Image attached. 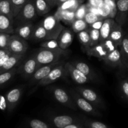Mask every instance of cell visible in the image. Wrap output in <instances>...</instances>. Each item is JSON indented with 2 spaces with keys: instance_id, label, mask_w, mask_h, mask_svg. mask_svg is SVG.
<instances>
[{
  "instance_id": "cell-20",
  "label": "cell",
  "mask_w": 128,
  "mask_h": 128,
  "mask_svg": "<svg viewBox=\"0 0 128 128\" xmlns=\"http://www.w3.org/2000/svg\"><path fill=\"white\" fill-rule=\"evenodd\" d=\"M54 16L60 21L68 25L72 24L73 21L76 20L75 11L69 10H61L58 9Z\"/></svg>"
},
{
  "instance_id": "cell-41",
  "label": "cell",
  "mask_w": 128,
  "mask_h": 128,
  "mask_svg": "<svg viewBox=\"0 0 128 128\" xmlns=\"http://www.w3.org/2000/svg\"><path fill=\"white\" fill-rule=\"evenodd\" d=\"M101 43L103 44L104 47L105 48L107 51L109 52H112V51H114L116 49L119 48V46L115 43L114 41H112L111 39H108V40H104L102 42H101Z\"/></svg>"
},
{
  "instance_id": "cell-43",
  "label": "cell",
  "mask_w": 128,
  "mask_h": 128,
  "mask_svg": "<svg viewBox=\"0 0 128 128\" xmlns=\"http://www.w3.org/2000/svg\"><path fill=\"white\" fill-rule=\"evenodd\" d=\"M87 4L88 6L91 7L100 8L104 5V0H89V2Z\"/></svg>"
},
{
  "instance_id": "cell-25",
  "label": "cell",
  "mask_w": 128,
  "mask_h": 128,
  "mask_svg": "<svg viewBox=\"0 0 128 128\" xmlns=\"http://www.w3.org/2000/svg\"><path fill=\"white\" fill-rule=\"evenodd\" d=\"M31 40L36 41H46L48 40V35L46 30L41 23L34 28Z\"/></svg>"
},
{
  "instance_id": "cell-49",
  "label": "cell",
  "mask_w": 128,
  "mask_h": 128,
  "mask_svg": "<svg viewBox=\"0 0 128 128\" xmlns=\"http://www.w3.org/2000/svg\"><path fill=\"white\" fill-rule=\"evenodd\" d=\"M46 1L48 2L51 7H53L54 5H56V0H46Z\"/></svg>"
},
{
  "instance_id": "cell-46",
  "label": "cell",
  "mask_w": 128,
  "mask_h": 128,
  "mask_svg": "<svg viewBox=\"0 0 128 128\" xmlns=\"http://www.w3.org/2000/svg\"><path fill=\"white\" fill-rule=\"evenodd\" d=\"M63 128H85V126L83 122H82V121H81V122H78L71 124L65 126Z\"/></svg>"
},
{
  "instance_id": "cell-8",
  "label": "cell",
  "mask_w": 128,
  "mask_h": 128,
  "mask_svg": "<svg viewBox=\"0 0 128 128\" xmlns=\"http://www.w3.org/2000/svg\"><path fill=\"white\" fill-rule=\"evenodd\" d=\"M52 94L55 100L61 104L73 110H77L78 107L72 100V97L67 93L65 90L60 88L52 89Z\"/></svg>"
},
{
  "instance_id": "cell-48",
  "label": "cell",
  "mask_w": 128,
  "mask_h": 128,
  "mask_svg": "<svg viewBox=\"0 0 128 128\" xmlns=\"http://www.w3.org/2000/svg\"><path fill=\"white\" fill-rule=\"evenodd\" d=\"M11 54L12 53H11L10 51H9V52H8L7 54H5L3 57L1 58L0 59V68L2 67V66L4 64L5 62L7 61V60H8V58H10V56L11 55Z\"/></svg>"
},
{
  "instance_id": "cell-15",
  "label": "cell",
  "mask_w": 128,
  "mask_h": 128,
  "mask_svg": "<svg viewBox=\"0 0 128 128\" xmlns=\"http://www.w3.org/2000/svg\"><path fill=\"white\" fill-rule=\"evenodd\" d=\"M84 51L88 56L96 57L100 60H103L108 54V52L101 42L95 46L84 48Z\"/></svg>"
},
{
  "instance_id": "cell-27",
  "label": "cell",
  "mask_w": 128,
  "mask_h": 128,
  "mask_svg": "<svg viewBox=\"0 0 128 128\" xmlns=\"http://www.w3.org/2000/svg\"><path fill=\"white\" fill-rule=\"evenodd\" d=\"M84 0H67L58 6L59 10L76 11L79 6L83 3Z\"/></svg>"
},
{
  "instance_id": "cell-52",
  "label": "cell",
  "mask_w": 128,
  "mask_h": 128,
  "mask_svg": "<svg viewBox=\"0 0 128 128\" xmlns=\"http://www.w3.org/2000/svg\"></svg>"
},
{
  "instance_id": "cell-36",
  "label": "cell",
  "mask_w": 128,
  "mask_h": 128,
  "mask_svg": "<svg viewBox=\"0 0 128 128\" xmlns=\"http://www.w3.org/2000/svg\"><path fill=\"white\" fill-rule=\"evenodd\" d=\"M104 4L108 7L110 10L109 18L114 19L117 14V5L116 0H104Z\"/></svg>"
},
{
  "instance_id": "cell-28",
  "label": "cell",
  "mask_w": 128,
  "mask_h": 128,
  "mask_svg": "<svg viewBox=\"0 0 128 128\" xmlns=\"http://www.w3.org/2000/svg\"><path fill=\"white\" fill-rule=\"evenodd\" d=\"M122 61L124 66L128 70V37H124L122 42L120 46Z\"/></svg>"
},
{
  "instance_id": "cell-30",
  "label": "cell",
  "mask_w": 128,
  "mask_h": 128,
  "mask_svg": "<svg viewBox=\"0 0 128 128\" xmlns=\"http://www.w3.org/2000/svg\"><path fill=\"white\" fill-rule=\"evenodd\" d=\"M71 26L72 27V31L76 33H78L84 30H88L89 25L84 19H76Z\"/></svg>"
},
{
  "instance_id": "cell-31",
  "label": "cell",
  "mask_w": 128,
  "mask_h": 128,
  "mask_svg": "<svg viewBox=\"0 0 128 128\" xmlns=\"http://www.w3.org/2000/svg\"><path fill=\"white\" fill-rule=\"evenodd\" d=\"M77 34L79 41L81 42V44L84 46V48H87L90 46V45H91V38H90L88 29L81 31Z\"/></svg>"
},
{
  "instance_id": "cell-4",
  "label": "cell",
  "mask_w": 128,
  "mask_h": 128,
  "mask_svg": "<svg viewBox=\"0 0 128 128\" xmlns=\"http://www.w3.org/2000/svg\"><path fill=\"white\" fill-rule=\"evenodd\" d=\"M65 61H62L42 80L39 81L37 83V86H44L52 83L55 81L61 79L65 74L68 73L66 68H65Z\"/></svg>"
},
{
  "instance_id": "cell-50",
  "label": "cell",
  "mask_w": 128,
  "mask_h": 128,
  "mask_svg": "<svg viewBox=\"0 0 128 128\" xmlns=\"http://www.w3.org/2000/svg\"><path fill=\"white\" fill-rule=\"evenodd\" d=\"M67 0H56V5L57 6H60L61 4H62L63 2H64L65 1H66Z\"/></svg>"
},
{
  "instance_id": "cell-23",
  "label": "cell",
  "mask_w": 128,
  "mask_h": 128,
  "mask_svg": "<svg viewBox=\"0 0 128 128\" xmlns=\"http://www.w3.org/2000/svg\"><path fill=\"white\" fill-rule=\"evenodd\" d=\"M24 56V54H11L4 64L2 67L0 68V74L15 68V66L20 62V60H22Z\"/></svg>"
},
{
  "instance_id": "cell-26",
  "label": "cell",
  "mask_w": 128,
  "mask_h": 128,
  "mask_svg": "<svg viewBox=\"0 0 128 128\" xmlns=\"http://www.w3.org/2000/svg\"><path fill=\"white\" fill-rule=\"evenodd\" d=\"M34 4L37 14L40 16L46 14L51 10V6L46 0H34Z\"/></svg>"
},
{
  "instance_id": "cell-19",
  "label": "cell",
  "mask_w": 128,
  "mask_h": 128,
  "mask_svg": "<svg viewBox=\"0 0 128 128\" xmlns=\"http://www.w3.org/2000/svg\"><path fill=\"white\" fill-rule=\"evenodd\" d=\"M13 20L0 11V32L14 34L13 28Z\"/></svg>"
},
{
  "instance_id": "cell-7",
  "label": "cell",
  "mask_w": 128,
  "mask_h": 128,
  "mask_svg": "<svg viewBox=\"0 0 128 128\" xmlns=\"http://www.w3.org/2000/svg\"><path fill=\"white\" fill-rule=\"evenodd\" d=\"M28 48V44L24 39L20 37L16 34L11 35L8 50L12 54H25Z\"/></svg>"
},
{
  "instance_id": "cell-18",
  "label": "cell",
  "mask_w": 128,
  "mask_h": 128,
  "mask_svg": "<svg viewBox=\"0 0 128 128\" xmlns=\"http://www.w3.org/2000/svg\"><path fill=\"white\" fill-rule=\"evenodd\" d=\"M51 120L56 128H63L71 124L80 122L77 118L69 115H60L54 116Z\"/></svg>"
},
{
  "instance_id": "cell-33",
  "label": "cell",
  "mask_w": 128,
  "mask_h": 128,
  "mask_svg": "<svg viewBox=\"0 0 128 128\" xmlns=\"http://www.w3.org/2000/svg\"><path fill=\"white\" fill-rule=\"evenodd\" d=\"M17 72L18 69L16 68H14L11 69L9 71L0 74V86L3 85L4 84L8 82L10 80H11L15 76V74Z\"/></svg>"
},
{
  "instance_id": "cell-14",
  "label": "cell",
  "mask_w": 128,
  "mask_h": 128,
  "mask_svg": "<svg viewBox=\"0 0 128 128\" xmlns=\"http://www.w3.org/2000/svg\"><path fill=\"white\" fill-rule=\"evenodd\" d=\"M103 61L105 63L112 67H118L120 68H125L122 63L121 52L119 48L116 49L112 52H109Z\"/></svg>"
},
{
  "instance_id": "cell-45",
  "label": "cell",
  "mask_w": 128,
  "mask_h": 128,
  "mask_svg": "<svg viewBox=\"0 0 128 128\" xmlns=\"http://www.w3.org/2000/svg\"><path fill=\"white\" fill-rule=\"evenodd\" d=\"M106 18H102L101 20H99L98 21H96V22H94V23H92V24L90 25V28L92 29H95V30H100L101 29V28L102 27V24H103L104 21Z\"/></svg>"
},
{
  "instance_id": "cell-32",
  "label": "cell",
  "mask_w": 128,
  "mask_h": 128,
  "mask_svg": "<svg viewBox=\"0 0 128 128\" xmlns=\"http://www.w3.org/2000/svg\"><path fill=\"white\" fill-rule=\"evenodd\" d=\"M28 0H10L12 7V14H13L14 19L18 16L21 10L27 2Z\"/></svg>"
},
{
  "instance_id": "cell-1",
  "label": "cell",
  "mask_w": 128,
  "mask_h": 128,
  "mask_svg": "<svg viewBox=\"0 0 128 128\" xmlns=\"http://www.w3.org/2000/svg\"><path fill=\"white\" fill-rule=\"evenodd\" d=\"M66 53V50L61 49L49 50L41 48L36 52V54H34V56L41 67L44 65L49 64L60 61L61 58Z\"/></svg>"
},
{
  "instance_id": "cell-13",
  "label": "cell",
  "mask_w": 128,
  "mask_h": 128,
  "mask_svg": "<svg viewBox=\"0 0 128 128\" xmlns=\"http://www.w3.org/2000/svg\"><path fill=\"white\" fill-rule=\"evenodd\" d=\"M117 14L116 21L122 26L125 23L128 14V0H117Z\"/></svg>"
},
{
  "instance_id": "cell-34",
  "label": "cell",
  "mask_w": 128,
  "mask_h": 128,
  "mask_svg": "<svg viewBox=\"0 0 128 128\" xmlns=\"http://www.w3.org/2000/svg\"><path fill=\"white\" fill-rule=\"evenodd\" d=\"M91 38V45L90 46H93L98 44L101 42V36H100V30L92 29L91 28H88Z\"/></svg>"
},
{
  "instance_id": "cell-11",
  "label": "cell",
  "mask_w": 128,
  "mask_h": 128,
  "mask_svg": "<svg viewBox=\"0 0 128 128\" xmlns=\"http://www.w3.org/2000/svg\"><path fill=\"white\" fill-rule=\"evenodd\" d=\"M65 68L72 80L78 84H84L91 81L86 75L76 68L71 62H65Z\"/></svg>"
},
{
  "instance_id": "cell-29",
  "label": "cell",
  "mask_w": 128,
  "mask_h": 128,
  "mask_svg": "<svg viewBox=\"0 0 128 128\" xmlns=\"http://www.w3.org/2000/svg\"><path fill=\"white\" fill-rule=\"evenodd\" d=\"M0 11L10 18L11 20H14L10 0H0Z\"/></svg>"
},
{
  "instance_id": "cell-24",
  "label": "cell",
  "mask_w": 128,
  "mask_h": 128,
  "mask_svg": "<svg viewBox=\"0 0 128 128\" xmlns=\"http://www.w3.org/2000/svg\"><path fill=\"white\" fill-rule=\"evenodd\" d=\"M71 63L76 68L78 69L81 72L86 75L91 81V80L94 81L96 80V74L94 73L92 69L86 62H82V61H74Z\"/></svg>"
},
{
  "instance_id": "cell-17",
  "label": "cell",
  "mask_w": 128,
  "mask_h": 128,
  "mask_svg": "<svg viewBox=\"0 0 128 128\" xmlns=\"http://www.w3.org/2000/svg\"><path fill=\"white\" fill-rule=\"evenodd\" d=\"M59 46L61 50H66L72 44L73 41V34L72 32L68 28H64L60 34L58 39Z\"/></svg>"
},
{
  "instance_id": "cell-21",
  "label": "cell",
  "mask_w": 128,
  "mask_h": 128,
  "mask_svg": "<svg viewBox=\"0 0 128 128\" xmlns=\"http://www.w3.org/2000/svg\"><path fill=\"white\" fill-rule=\"evenodd\" d=\"M115 22H116V21H114V19L110 18H106L105 19L102 27L100 30L101 42H102L104 40L110 38L111 30H112Z\"/></svg>"
},
{
  "instance_id": "cell-38",
  "label": "cell",
  "mask_w": 128,
  "mask_h": 128,
  "mask_svg": "<svg viewBox=\"0 0 128 128\" xmlns=\"http://www.w3.org/2000/svg\"><path fill=\"white\" fill-rule=\"evenodd\" d=\"M88 11V6L87 4H81L75 11L76 19H80V20L84 19Z\"/></svg>"
},
{
  "instance_id": "cell-10",
  "label": "cell",
  "mask_w": 128,
  "mask_h": 128,
  "mask_svg": "<svg viewBox=\"0 0 128 128\" xmlns=\"http://www.w3.org/2000/svg\"><path fill=\"white\" fill-rule=\"evenodd\" d=\"M63 60H60V61H57V62H53V63L49 64L44 65V66H41L39 68L36 72L33 74L31 77V80H30V83L31 84H35L36 82H38L39 81H41L43 78H44L53 68H54L56 66L61 63Z\"/></svg>"
},
{
  "instance_id": "cell-51",
  "label": "cell",
  "mask_w": 128,
  "mask_h": 128,
  "mask_svg": "<svg viewBox=\"0 0 128 128\" xmlns=\"http://www.w3.org/2000/svg\"><path fill=\"white\" fill-rule=\"evenodd\" d=\"M85 128H89V127H86V126H85Z\"/></svg>"
},
{
  "instance_id": "cell-3",
  "label": "cell",
  "mask_w": 128,
  "mask_h": 128,
  "mask_svg": "<svg viewBox=\"0 0 128 128\" xmlns=\"http://www.w3.org/2000/svg\"><path fill=\"white\" fill-rule=\"evenodd\" d=\"M71 96L74 101L77 107L82 110L83 112L93 116H97V117L102 116V114L98 110V108H97L88 101L85 100L75 90H71Z\"/></svg>"
},
{
  "instance_id": "cell-12",
  "label": "cell",
  "mask_w": 128,
  "mask_h": 128,
  "mask_svg": "<svg viewBox=\"0 0 128 128\" xmlns=\"http://www.w3.org/2000/svg\"><path fill=\"white\" fill-rule=\"evenodd\" d=\"M21 95H22V90L20 88H14L8 92L5 98L7 104V110L9 112L12 111L16 108L21 99Z\"/></svg>"
},
{
  "instance_id": "cell-44",
  "label": "cell",
  "mask_w": 128,
  "mask_h": 128,
  "mask_svg": "<svg viewBox=\"0 0 128 128\" xmlns=\"http://www.w3.org/2000/svg\"><path fill=\"white\" fill-rule=\"evenodd\" d=\"M121 88L124 96L128 100V79L124 80L121 81Z\"/></svg>"
},
{
  "instance_id": "cell-22",
  "label": "cell",
  "mask_w": 128,
  "mask_h": 128,
  "mask_svg": "<svg viewBox=\"0 0 128 128\" xmlns=\"http://www.w3.org/2000/svg\"><path fill=\"white\" fill-rule=\"evenodd\" d=\"M123 38L124 34L122 29V26L119 24L116 21L112 30H111L110 39H111L112 41H114L120 47L121 46V43H122Z\"/></svg>"
},
{
  "instance_id": "cell-42",
  "label": "cell",
  "mask_w": 128,
  "mask_h": 128,
  "mask_svg": "<svg viewBox=\"0 0 128 128\" xmlns=\"http://www.w3.org/2000/svg\"><path fill=\"white\" fill-rule=\"evenodd\" d=\"M29 124L31 128H50L49 125L45 122L37 119H33L29 122Z\"/></svg>"
},
{
  "instance_id": "cell-47",
  "label": "cell",
  "mask_w": 128,
  "mask_h": 128,
  "mask_svg": "<svg viewBox=\"0 0 128 128\" xmlns=\"http://www.w3.org/2000/svg\"><path fill=\"white\" fill-rule=\"evenodd\" d=\"M6 109H7L6 98L0 95V110H5Z\"/></svg>"
},
{
  "instance_id": "cell-39",
  "label": "cell",
  "mask_w": 128,
  "mask_h": 128,
  "mask_svg": "<svg viewBox=\"0 0 128 128\" xmlns=\"http://www.w3.org/2000/svg\"><path fill=\"white\" fill-rule=\"evenodd\" d=\"M11 34L0 32V49H8L10 43Z\"/></svg>"
},
{
  "instance_id": "cell-9",
  "label": "cell",
  "mask_w": 128,
  "mask_h": 128,
  "mask_svg": "<svg viewBox=\"0 0 128 128\" xmlns=\"http://www.w3.org/2000/svg\"><path fill=\"white\" fill-rule=\"evenodd\" d=\"M39 68H40V64L34 56L32 55L20 66L18 70V72H20L24 78H31Z\"/></svg>"
},
{
  "instance_id": "cell-16",
  "label": "cell",
  "mask_w": 128,
  "mask_h": 128,
  "mask_svg": "<svg viewBox=\"0 0 128 128\" xmlns=\"http://www.w3.org/2000/svg\"><path fill=\"white\" fill-rule=\"evenodd\" d=\"M34 26L31 21L20 24L14 30V34L25 40H31L33 32Z\"/></svg>"
},
{
  "instance_id": "cell-2",
  "label": "cell",
  "mask_w": 128,
  "mask_h": 128,
  "mask_svg": "<svg viewBox=\"0 0 128 128\" xmlns=\"http://www.w3.org/2000/svg\"><path fill=\"white\" fill-rule=\"evenodd\" d=\"M40 23L47 31L48 40H58L60 34L64 28L61 21L58 20L54 15H48Z\"/></svg>"
},
{
  "instance_id": "cell-5",
  "label": "cell",
  "mask_w": 128,
  "mask_h": 128,
  "mask_svg": "<svg viewBox=\"0 0 128 128\" xmlns=\"http://www.w3.org/2000/svg\"><path fill=\"white\" fill-rule=\"evenodd\" d=\"M75 91L78 92L85 100L96 106L97 108L102 109V110L106 109V106L104 101L93 90L86 88L77 87L75 88Z\"/></svg>"
},
{
  "instance_id": "cell-6",
  "label": "cell",
  "mask_w": 128,
  "mask_h": 128,
  "mask_svg": "<svg viewBox=\"0 0 128 128\" xmlns=\"http://www.w3.org/2000/svg\"><path fill=\"white\" fill-rule=\"evenodd\" d=\"M37 14L34 1L28 0L21 10L20 13L14 18L20 21V24H22L34 20Z\"/></svg>"
},
{
  "instance_id": "cell-37",
  "label": "cell",
  "mask_w": 128,
  "mask_h": 128,
  "mask_svg": "<svg viewBox=\"0 0 128 128\" xmlns=\"http://www.w3.org/2000/svg\"><path fill=\"white\" fill-rule=\"evenodd\" d=\"M41 48L49 50H58L61 49L59 46L58 41L57 40H46L41 44Z\"/></svg>"
},
{
  "instance_id": "cell-40",
  "label": "cell",
  "mask_w": 128,
  "mask_h": 128,
  "mask_svg": "<svg viewBox=\"0 0 128 128\" xmlns=\"http://www.w3.org/2000/svg\"><path fill=\"white\" fill-rule=\"evenodd\" d=\"M102 18H102L101 16H99V15L94 14V12H91V11H88L87 13H86V16H85L84 19V20L86 21V22L88 24V25H91L92 23H94V22H96V21L99 20H101Z\"/></svg>"
},
{
  "instance_id": "cell-35",
  "label": "cell",
  "mask_w": 128,
  "mask_h": 128,
  "mask_svg": "<svg viewBox=\"0 0 128 128\" xmlns=\"http://www.w3.org/2000/svg\"><path fill=\"white\" fill-rule=\"evenodd\" d=\"M82 121L86 127L91 128H111L100 121L88 120V119H84L82 120Z\"/></svg>"
}]
</instances>
